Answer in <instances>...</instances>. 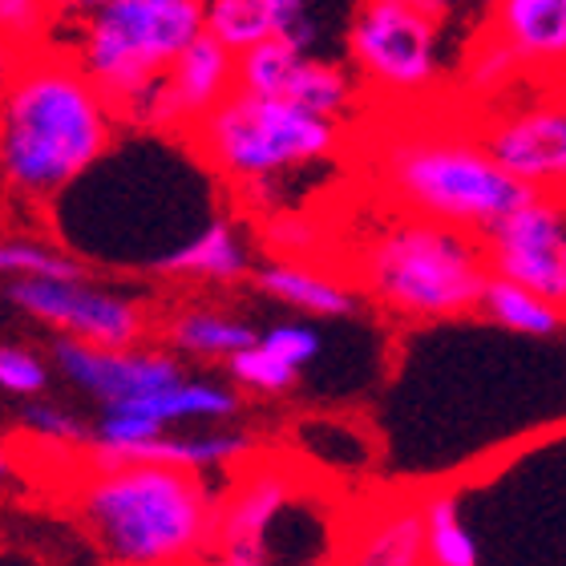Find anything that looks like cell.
<instances>
[{
    "instance_id": "cell-36",
    "label": "cell",
    "mask_w": 566,
    "mask_h": 566,
    "mask_svg": "<svg viewBox=\"0 0 566 566\" xmlns=\"http://www.w3.org/2000/svg\"><path fill=\"white\" fill-rule=\"evenodd\" d=\"M405 4H413V9L429 12V17H441V21H453L465 0H405Z\"/></svg>"
},
{
    "instance_id": "cell-26",
    "label": "cell",
    "mask_w": 566,
    "mask_h": 566,
    "mask_svg": "<svg viewBox=\"0 0 566 566\" xmlns=\"http://www.w3.org/2000/svg\"><path fill=\"white\" fill-rule=\"evenodd\" d=\"M307 49L292 45L287 36H272L239 53V90L260 97H283L292 82L295 65L304 61Z\"/></svg>"
},
{
    "instance_id": "cell-3",
    "label": "cell",
    "mask_w": 566,
    "mask_h": 566,
    "mask_svg": "<svg viewBox=\"0 0 566 566\" xmlns=\"http://www.w3.org/2000/svg\"><path fill=\"white\" fill-rule=\"evenodd\" d=\"M377 187L405 214L458 227L470 235H490L510 211L531 202L538 190L510 175L485 150L478 130L441 126H401L373 154Z\"/></svg>"
},
{
    "instance_id": "cell-13",
    "label": "cell",
    "mask_w": 566,
    "mask_h": 566,
    "mask_svg": "<svg viewBox=\"0 0 566 566\" xmlns=\"http://www.w3.org/2000/svg\"><path fill=\"white\" fill-rule=\"evenodd\" d=\"M53 360L65 373V380H73L90 397H97L102 409L187 380L175 356L134 353V348H97V344L73 340V336L53 340Z\"/></svg>"
},
{
    "instance_id": "cell-25",
    "label": "cell",
    "mask_w": 566,
    "mask_h": 566,
    "mask_svg": "<svg viewBox=\"0 0 566 566\" xmlns=\"http://www.w3.org/2000/svg\"><path fill=\"white\" fill-rule=\"evenodd\" d=\"M522 82H526L522 61L510 53V45H502V41L482 24V33H473L470 49L461 53V85L490 106V102H502V97Z\"/></svg>"
},
{
    "instance_id": "cell-38",
    "label": "cell",
    "mask_w": 566,
    "mask_h": 566,
    "mask_svg": "<svg viewBox=\"0 0 566 566\" xmlns=\"http://www.w3.org/2000/svg\"><path fill=\"white\" fill-rule=\"evenodd\" d=\"M17 61H21V53L9 45H0V94H4V85L12 82V73H17Z\"/></svg>"
},
{
    "instance_id": "cell-23",
    "label": "cell",
    "mask_w": 566,
    "mask_h": 566,
    "mask_svg": "<svg viewBox=\"0 0 566 566\" xmlns=\"http://www.w3.org/2000/svg\"><path fill=\"white\" fill-rule=\"evenodd\" d=\"M482 312L494 324H502L510 332H522V336H555L566 324L563 307H555L551 300H543V295L522 287V283L502 280V275H490V283H485Z\"/></svg>"
},
{
    "instance_id": "cell-29",
    "label": "cell",
    "mask_w": 566,
    "mask_h": 566,
    "mask_svg": "<svg viewBox=\"0 0 566 566\" xmlns=\"http://www.w3.org/2000/svg\"><path fill=\"white\" fill-rule=\"evenodd\" d=\"M0 275H49V280H85V268L61 251L29 239H0Z\"/></svg>"
},
{
    "instance_id": "cell-37",
    "label": "cell",
    "mask_w": 566,
    "mask_h": 566,
    "mask_svg": "<svg viewBox=\"0 0 566 566\" xmlns=\"http://www.w3.org/2000/svg\"><path fill=\"white\" fill-rule=\"evenodd\" d=\"M12 478H17V458H12V446L0 437V494L12 485Z\"/></svg>"
},
{
    "instance_id": "cell-31",
    "label": "cell",
    "mask_w": 566,
    "mask_h": 566,
    "mask_svg": "<svg viewBox=\"0 0 566 566\" xmlns=\"http://www.w3.org/2000/svg\"><path fill=\"white\" fill-rule=\"evenodd\" d=\"M49 373L33 353H24L17 344H0V389L12 397H36L45 392Z\"/></svg>"
},
{
    "instance_id": "cell-14",
    "label": "cell",
    "mask_w": 566,
    "mask_h": 566,
    "mask_svg": "<svg viewBox=\"0 0 566 566\" xmlns=\"http://www.w3.org/2000/svg\"><path fill=\"white\" fill-rule=\"evenodd\" d=\"M332 566H433L424 546L421 502L392 497L380 506L356 510L344 526Z\"/></svg>"
},
{
    "instance_id": "cell-9",
    "label": "cell",
    "mask_w": 566,
    "mask_h": 566,
    "mask_svg": "<svg viewBox=\"0 0 566 566\" xmlns=\"http://www.w3.org/2000/svg\"><path fill=\"white\" fill-rule=\"evenodd\" d=\"M312 490L300 465L280 453H255L231 470L227 490H219V522H214V546L219 555H239L268 566L275 522L292 510L295 497Z\"/></svg>"
},
{
    "instance_id": "cell-11",
    "label": "cell",
    "mask_w": 566,
    "mask_h": 566,
    "mask_svg": "<svg viewBox=\"0 0 566 566\" xmlns=\"http://www.w3.org/2000/svg\"><path fill=\"white\" fill-rule=\"evenodd\" d=\"M490 272L566 312V199L534 195L485 235Z\"/></svg>"
},
{
    "instance_id": "cell-27",
    "label": "cell",
    "mask_w": 566,
    "mask_h": 566,
    "mask_svg": "<svg viewBox=\"0 0 566 566\" xmlns=\"http://www.w3.org/2000/svg\"><path fill=\"white\" fill-rule=\"evenodd\" d=\"M227 373L235 377L239 389L263 392V397H280V392H292L300 385V368L287 365L283 356H275L268 344H251L243 353H235L227 360Z\"/></svg>"
},
{
    "instance_id": "cell-17",
    "label": "cell",
    "mask_w": 566,
    "mask_h": 566,
    "mask_svg": "<svg viewBox=\"0 0 566 566\" xmlns=\"http://www.w3.org/2000/svg\"><path fill=\"white\" fill-rule=\"evenodd\" d=\"M207 33L235 53L272 36H287L292 45L312 53L319 41V24L307 0H207Z\"/></svg>"
},
{
    "instance_id": "cell-39",
    "label": "cell",
    "mask_w": 566,
    "mask_h": 566,
    "mask_svg": "<svg viewBox=\"0 0 566 566\" xmlns=\"http://www.w3.org/2000/svg\"><path fill=\"white\" fill-rule=\"evenodd\" d=\"M195 566H263V563H251V558H239V555H219V551H211L207 558H199Z\"/></svg>"
},
{
    "instance_id": "cell-4",
    "label": "cell",
    "mask_w": 566,
    "mask_h": 566,
    "mask_svg": "<svg viewBox=\"0 0 566 566\" xmlns=\"http://www.w3.org/2000/svg\"><path fill=\"white\" fill-rule=\"evenodd\" d=\"M485 239L405 214L380 227L353 260V283L401 319H458L482 312L490 283Z\"/></svg>"
},
{
    "instance_id": "cell-1",
    "label": "cell",
    "mask_w": 566,
    "mask_h": 566,
    "mask_svg": "<svg viewBox=\"0 0 566 566\" xmlns=\"http://www.w3.org/2000/svg\"><path fill=\"white\" fill-rule=\"evenodd\" d=\"M118 122L73 53H24L0 94V187L29 207H53L106 158Z\"/></svg>"
},
{
    "instance_id": "cell-30",
    "label": "cell",
    "mask_w": 566,
    "mask_h": 566,
    "mask_svg": "<svg viewBox=\"0 0 566 566\" xmlns=\"http://www.w3.org/2000/svg\"><path fill=\"white\" fill-rule=\"evenodd\" d=\"M21 429L45 437V441H57V446H73V449L94 446V437H97L94 424H85L82 417L65 413V409H53V405H24Z\"/></svg>"
},
{
    "instance_id": "cell-16",
    "label": "cell",
    "mask_w": 566,
    "mask_h": 566,
    "mask_svg": "<svg viewBox=\"0 0 566 566\" xmlns=\"http://www.w3.org/2000/svg\"><path fill=\"white\" fill-rule=\"evenodd\" d=\"M260 453V441L243 429H214V433H158L142 446H85V465H126V461H158V465H178V470H235L248 458Z\"/></svg>"
},
{
    "instance_id": "cell-35",
    "label": "cell",
    "mask_w": 566,
    "mask_h": 566,
    "mask_svg": "<svg viewBox=\"0 0 566 566\" xmlns=\"http://www.w3.org/2000/svg\"><path fill=\"white\" fill-rule=\"evenodd\" d=\"M106 0H53V9H57V21H82V17H90L94 9H102Z\"/></svg>"
},
{
    "instance_id": "cell-34",
    "label": "cell",
    "mask_w": 566,
    "mask_h": 566,
    "mask_svg": "<svg viewBox=\"0 0 566 566\" xmlns=\"http://www.w3.org/2000/svg\"><path fill=\"white\" fill-rule=\"evenodd\" d=\"M94 429H97V437H94L97 446L122 449V446H142V441L166 433L170 424L154 421V417H142V413H106Z\"/></svg>"
},
{
    "instance_id": "cell-19",
    "label": "cell",
    "mask_w": 566,
    "mask_h": 566,
    "mask_svg": "<svg viewBox=\"0 0 566 566\" xmlns=\"http://www.w3.org/2000/svg\"><path fill=\"white\" fill-rule=\"evenodd\" d=\"M154 272L187 275V280L235 283L243 275H251V251L231 219H211L199 235L182 239L178 248L166 251L163 260L154 263Z\"/></svg>"
},
{
    "instance_id": "cell-20",
    "label": "cell",
    "mask_w": 566,
    "mask_h": 566,
    "mask_svg": "<svg viewBox=\"0 0 566 566\" xmlns=\"http://www.w3.org/2000/svg\"><path fill=\"white\" fill-rule=\"evenodd\" d=\"M106 413H142L163 424L175 421H231L239 413V392L211 385V380H178L158 392H142L122 405H109Z\"/></svg>"
},
{
    "instance_id": "cell-10",
    "label": "cell",
    "mask_w": 566,
    "mask_h": 566,
    "mask_svg": "<svg viewBox=\"0 0 566 566\" xmlns=\"http://www.w3.org/2000/svg\"><path fill=\"white\" fill-rule=\"evenodd\" d=\"M9 300L24 316L41 319L61 336L97 344V348H138L150 319L142 304L114 292L85 287V280H49V275H17Z\"/></svg>"
},
{
    "instance_id": "cell-40",
    "label": "cell",
    "mask_w": 566,
    "mask_h": 566,
    "mask_svg": "<svg viewBox=\"0 0 566 566\" xmlns=\"http://www.w3.org/2000/svg\"><path fill=\"white\" fill-rule=\"evenodd\" d=\"M478 4H482V9H490V4H497V0H478Z\"/></svg>"
},
{
    "instance_id": "cell-24",
    "label": "cell",
    "mask_w": 566,
    "mask_h": 566,
    "mask_svg": "<svg viewBox=\"0 0 566 566\" xmlns=\"http://www.w3.org/2000/svg\"><path fill=\"white\" fill-rule=\"evenodd\" d=\"M424 518V546L433 566H482V546L465 526L461 502L453 494H429L421 497Z\"/></svg>"
},
{
    "instance_id": "cell-12",
    "label": "cell",
    "mask_w": 566,
    "mask_h": 566,
    "mask_svg": "<svg viewBox=\"0 0 566 566\" xmlns=\"http://www.w3.org/2000/svg\"><path fill=\"white\" fill-rule=\"evenodd\" d=\"M239 90V53L227 49L219 36L202 33L182 57L166 70V77L142 97L130 118L142 130L182 134L187 138L214 106Z\"/></svg>"
},
{
    "instance_id": "cell-22",
    "label": "cell",
    "mask_w": 566,
    "mask_h": 566,
    "mask_svg": "<svg viewBox=\"0 0 566 566\" xmlns=\"http://www.w3.org/2000/svg\"><path fill=\"white\" fill-rule=\"evenodd\" d=\"M166 340L178 353L199 356V360H231L235 353L251 348L260 340V332L248 319L231 316V312H214V307H187L166 324Z\"/></svg>"
},
{
    "instance_id": "cell-28",
    "label": "cell",
    "mask_w": 566,
    "mask_h": 566,
    "mask_svg": "<svg viewBox=\"0 0 566 566\" xmlns=\"http://www.w3.org/2000/svg\"><path fill=\"white\" fill-rule=\"evenodd\" d=\"M57 24L53 0H0V45L17 49L21 57L33 49H45Z\"/></svg>"
},
{
    "instance_id": "cell-5",
    "label": "cell",
    "mask_w": 566,
    "mask_h": 566,
    "mask_svg": "<svg viewBox=\"0 0 566 566\" xmlns=\"http://www.w3.org/2000/svg\"><path fill=\"white\" fill-rule=\"evenodd\" d=\"M207 33V0H106L73 21V57L126 122Z\"/></svg>"
},
{
    "instance_id": "cell-7",
    "label": "cell",
    "mask_w": 566,
    "mask_h": 566,
    "mask_svg": "<svg viewBox=\"0 0 566 566\" xmlns=\"http://www.w3.org/2000/svg\"><path fill=\"white\" fill-rule=\"evenodd\" d=\"M446 24L405 0H360L344 53L365 90L392 106H413L446 82Z\"/></svg>"
},
{
    "instance_id": "cell-15",
    "label": "cell",
    "mask_w": 566,
    "mask_h": 566,
    "mask_svg": "<svg viewBox=\"0 0 566 566\" xmlns=\"http://www.w3.org/2000/svg\"><path fill=\"white\" fill-rule=\"evenodd\" d=\"M485 29L510 45L526 77H566V0H497L485 9Z\"/></svg>"
},
{
    "instance_id": "cell-18",
    "label": "cell",
    "mask_w": 566,
    "mask_h": 566,
    "mask_svg": "<svg viewBox=\"0 0 566 566\" xmlns=\"http://www.w3.org/2000/svg\"><path fill=\"white\" fill-rule=\"evenodd\" d=\"M251 280L263 295H272V300L304 312V316L348 319L360 307V295H356L353 283L324 272V268H312L304 260H268L251 272Z\"/></svg>"
},
{
    "instance_id": "cell-32",
    "label": "cell",
    "mask_w": 566,
    "mask_h": 566,
    "mask_svg": "<svg viewBox=\"0 0 566 566\" xmlns=\"http://www.w3.org/2000/svg\"><path fill=\"white\" fill-rule=\"evenodd\" d=\"M263 235L272 243V251H280L283 260L287 255H312L319 243V227L316 219H307V214H268L263 219Z\"/></svg>"
},
{
    "instance_id": "cell-8",
    "label": "cell",
    "mask_w": 566,
    "mask_h": 566,
    "mask_svg": "<svg viewBox=\"0 0 566 566\" xmlns=\"http://www.w3.org/2000/svg\"><path fill=\"white\" fill-rule=\"evenodd\" d=\"M485 150L506 166L510 175L538 195L566 199V85L551 82V90L514 102H490L473 122Z\"/></svg>"
},
{
    "instance_id": "cell-21",
    "label": "cell",
    "mask_w": 566,
    "mask_h": 566,
    "mask_svg": "<svg viewBox=\"0 0 566 566\" xmlns=\"http://www.w3.org/2000/svg\"><path fill=\"white\" fill-rule=\"evenodd\" d=\"M360 77L353 73V65H340V61L316 57V53H304V61L295 65L292 82H287V102L312 109L319 118L332 122H348L353 118L356 102H360Z\"/></svg>"
},
{
    "instance_id": "cell-2",
    "label": "cell",
    "mask_w": 566,
    "mask_h": 566,
    "mask_svg": "<svg viewBox=\"0 0 566 566\" xmlns=\"http://www.w3.org/2000/svg\"><path fill=\"white\" fill-rule=\"evenodd\" d=\"M65 478V506L109 566H195L211 555L219 494L199 470L158 461L85 465Z\"/></svg>"
},
{
    "instance_id": "cell-6",
    "label": "cell",
    "mask_w": 566,
    "mask_h": 566,
    "mask_svg": "<svg viewBox=\"0 0 566 566\" xmlns=\"http://www.w3.org/2000/svg\"><path fill=\"white\" fill-rule=\"evenodd\" d=\"M187 142L214 175L243 190L336 158L344 146V122L319 118L287 97L235 90L187 134Z\"/></svg>"
},
{
    "instance_id": "cell-33",
    "label": "cell",
    "mask_w": 566,
    "mask_h": 566,
    "mask_svg": "<svg viewBox=\"0 0 566 566\" xmlns=\"http://www.w3.org/2000/svg\"><path fill=\"white\" fill-rule=\"evenodd\" d=\"M260 344H268L275 356H283L287 365L307 368L319 356V332L307 324H275L260 336Z\"/></svg>"
}]
</instances>
